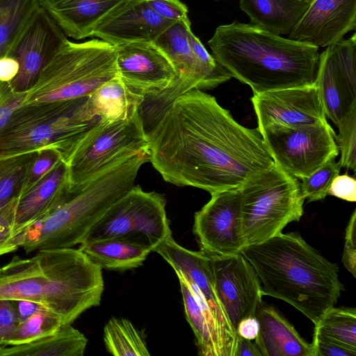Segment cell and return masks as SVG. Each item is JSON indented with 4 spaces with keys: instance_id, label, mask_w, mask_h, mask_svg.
I'll use <instances>...</instances> for the list:
<instances>
[{
    "instance_id": "60d3db41",
    "label": "cell",
    "mask_w": 356,
    "mask_h": 356,
    "mask_svg": "<svg viewBox=\"0 0 356 356\" xmlns=\"http://www.w3.org/2000/svg\"><path fill=\"white\" fill-rule=\"evenodd\" d=\"M26 93L15 92L8 83L0 81V130L7 123L13 113L24 104Z\"/></svg>"
},
{
    "instance_id": "1f68e13d",
    "label": "cell",
    "mask_w": 356,
    "mask_h": 356,
    "mask_svg": "<svg viewBox=\"0 0 356 356\" xmlns=\"http://www.w3.org/2000/svg\"><path fill=\"white\" fill-rule=\"evenodd\" d=\"M39 7L38 0H0V57L8 53Z\"/></svg>"
},
{
    "instance_id": "8fae6325",
    "label": "cell",
    "mask_w": 356,
    "mask_h": 356,
    "mask_svg": "<svg viewBox=\"0 0 356 356\" xmlns=\"http://www.w3.org/2000/svg\"><path fill=\"white\" fill-rule=\"evenodd\" d=\"M260 133L275 164L300 179L339 153L336 133L327 121L293 128L271 127Z\"/></svg>"
},
{
    "instance_id": "bcb514c9",
    "label": "cell",
    "mask_w": 356,
    "mask_h": 356,
    "mask_svg": "<svg viewBox=\"0 0 356 356\" xmlns=\"http://www.w3.org/2000/svg\"><path fill=\"white\" fill-rule=\"evenodd\" d=\"M19 65L17 61L8 55L0 57V81L9 83L17 74Z\"/></svg>"
},
{
    "instance_id": "681fc988",
    "label": "cell",
    "mask_w": 356,
    "mask_h": 356,
    "mask_svg": "<svg viewBox=\"0 0 356 356\" xmlns=\"http://www.w3.org/2000/svg\"><path fill=\"white\" fill-rule=\"evenodd\" d=\"M19 315L20 321L32 314L40 306L35 302L27 300H15ZM19 321V322H20Z\"/></svg>"
},
{
    "instance_id": "c3c4849f",
    "label": "cell",
    "mask_w": 356,
    "mask_h": 356,
    "mask_svg": "<svg viewBox=\"0 0 356 356\" xmlns=\"http://www.w3.org/2000/svg\"><path fill=\"white\" fill-rule=\"evenodd\" d=\"M234 356H261V355L254 342L237 335Z\"/></svg>"
},
{
    "instance_id": "d4e9b609",
    "label": "cell",
    "mask_w": 356,
    "mask_h": 356,
    "mask_svg": "<svg viewBox=\"0 0 356 356\" xmlns=\"http://www.w3.org/2000/svg\"><path fill=\"white\" fill-rule=\"evenodd\" d=\"M127 0H56L40 6L65 35L75 40L91 37L95 28Z\"/></svg>"
},
{
    "instance_id": "e575fe53",
    "label": "cell",
    "mask_w": 356,
    "mask_h": 356,
    "mask_svg": "<svg viewBox=\"0 0 356 356\" xmlns=\"http://www.w3.org/2000/svg\"><path fill=\"white\" fill-rule=\"evenodd\" d=\"M341 166L331 159L309 176L301 179L300 189L307 202L323 200L334 179L339 175Z\"/></svg>"
},
{
    "instance_id": "d6986e66",
    "label": "cell",
    "mask_w": 356,
    "mask_h": 356,
    "mask_svg": "<svg viewBox=\"0 0 356 356\" xmlns=\"http://www.w3.org/2000/svg\"><path fill=\"white\" fill-rule=\"evenodd\" d=\"M191 29L189 19L175 22L154 42L170 61L176 77L171 88L149 99L153 106L149 116L154 120L181 95L193 89H205V74L188 41Z\"/></svg>"
},
{
    "instance_id": "ba28073f",
    "label": "cell",
    "mask_w": 356,
    "mask_h": 356,
    "mask_svg": "<svg viewBox=\"0 0 356 356\" xmlns=\"http://www.w3.org/2000/svg\"><path fill=\"white\" fill-rule=\"evenodd\" d=\"M238 188L245 246L281 234L303 214L305 198L298 179L275 163L249 177Z\"/></svg>"
},
{
    "instance_id": "30bf717a",
    "label": "cell",
    "mask_w": 356,
    "mask_h": 356,
    "mask_svg": "<svg viewBox=\"0 0 356 356\" xmlns=\"http://www.w3.org/2000/svg\"><path fill=\"white\" fill-rule=\"evenodd\" d=\"M165 204L163 195L144 191L134 185L107 209L81 243L121 238L147 245L153 251L161 241L172 236Z\"/></svg>"
},
{
    "instance_id": "2e32d148",
    "label": "cell",
    "mask_w": 356,
    "mask_h": 356,
    "mask_svg": "<svg viewBox=\"0 0 356 356\" xmlns=\"http://www.w3.org/2000/svg\"><path fill=\"white\" fill-rule=\"evenodd\" d=\"M251 102L259 132L271 127L293 128L327 121L315 83L254 94Z\"/></svg>"
},
{
    "instance_id": "7dc6e473",
    "label": "cell",
    "mask_w": 356,
    "mask_h": 356,
    "mask_svg": "<svg viewBox=\"0 0 356 356\" xmlns=\"http://www.w3.org/2000/svg\"><path fill=\"white\" fill-rule=\"evenodd\" d=\"M259 330V324L255 316L245 318L241 320L237 327L236 333L243 338L254 340Z\"/></svg>"
},
{
    "instance_id": "cb8c5ba5",
    "label": "cell",
    "mask_w": 356,
    "mask_h": 356,
    "mask_svg": "<svg viewBox=\"0 0 356 356\" xmlns=\"http://www.w3.org/2000/svg\"><path fill=\"white\" fill-rule=\"evenodd\" d=\"M145 97L130 90L119 76L102 84L74 110L80 122L98 119L115 121L130 116L143 106Z\"/></svg>"
},
{
    "instance_id": "ffe728a7",
    "label": "cell",
    "mask_w": 356,
    "mask_h": 356,
    "mask_svg": "<svg viewBox=\"0 0 356 356\" xmlns=\"http://www.w3.org/2000/svg\"><path fill=\"white\" fill-rule=\"evenodd\" d=\"M356 29V0H313L288 38L327 47Z\"/></svg>"
},
{
    "instance_id": "f5cc1de1",
    "label": "cell",
    "mask_w": 356,
    "mask_h": 356,
    "mask_svg": "<svg viewBox=\"0 0 356 356\" xmlns=\"http://www.w3.org/2000/svg\"><path fill=\"white\" fill-rule=\"evenodd\" d=\"M214 1H220V0H214Z\"/></svg>"
},
{
    "instance_id": "8992f818",
    "label": "cell",
    "mask_w": 356,
    "mask_h": 356,
    "mask_svg": "<svg viewBox=\"0 0 356 356\" xmlns=\"http://www.w3.org/2000/svg\"><path fill=\"white\" fill-rule=\"evenodd\" d=\"M85 99L20 106L0 130V159L51 149L67 164L95 122H80L74 116V110Z\"/></svg>"
},
{
    "instance_id": "ac0fdd59",
    "label": "cell",
    "mask_w": 356,
    "mask_h": 356,
    "mask_svg": "<svg viewBox=\"0 0 356 356\" xmlns=\"http://www.w3.org/2000/svg\"><path fill=\"white\" fill-rule=\"evenodd\" d=\"M114 47L119 77L130 90L143 95L145 100L173 85L175 71L154 42H133Z\"/></svg>"
},
{
    "instance_id": "4dcf8cb0",
    "label": "cell",
    "mask_w": 356,
    "mask_h": 356,
    "mask_svg": "<svg viewBox=\"0 0 356 356\" xmlns=\"http://www.w3.org/2000/svg\"><path fill=\"white\" fill-rule=\"evenodd\" d=\"M38 154L33 152L0 159V208L24 193Z\"/></svg>"
},
{
    "instance_id": "f6af8a7d",
    "label": "cell",
    "mask_w": 356,
    "mask_h": 356,
    "mask_svg": "<svg viewBox=\"0 0 356 356\" xmlns=\"http://www.w3.org/2000/svg\"><path fill=\"white\" fill-rule=\"evenodd\" d=\"M327 195L348 202L356 201V180L347 174L337 175L332 181Z\"/></svg>"
},
{
    "instance_id": "f35d334b",
    "label": "cell",
    "mask_w": 356,
    "mask_h": 356,
    "mask_svg": "<svg viewBox=\"0 0 356 356\" xmlns=\"http://www.w3.org/2000/svg\"><path fill=\"white\" fill-rule=\"evenodd\" d=\"M19 321L15 301L0 299V346H9Z\"/></svg>"
},
{
    "instance_id": "83f0119b",
    "label": "cell",
    "mask_w": 356,
    "mask_h": 356,
    "mask_svg": "<svg viewBox=\"0 0 356 356\" xmlns=\"http://www.w3.org/2000/svg\"><path fill=\"white\" fill-rule=\"evenodd\" d=\"M311 2L305 0H240L250 23L279 35H289Z\"/></svg>"
},
{
    "instance_id": "9c48e42d",
    "label": "cell",
    "mask_w": 356,
    "mask_h": 356,
    "mask_svg": "<svg viewBox=\"0 0 356 356\" xmlns=\"http://www.w3.org/2000/svg\"><path fill=\"white\" fill-rule=\"evenodd\" d=\"M148 147L140 108L124 119H98L86 131L67 164L69 193L79 191L102 173Z\"/></svg>"
},
{
    "instance_id": "9a60e30c",
    "label": "cell",
    "mask_w": 356,
    "mask_h": 356,
    "mask_svg": "<svg viewBox=\"0 0 356 356\" xmlns=\"http://www.w3.org/2000/svg\"><path fill=\"white\" fill-rule=\"evenodd\" d=\"M153 251L199 289L216 322L221 356H234L237 333L216 293L211 257L201 250L184 248L172 236L161 241Z\"/></svg>"
},
{
    "instance_id": "5bb4252c",
    "label": "cell",
    "mask_w": 356,
    "mask_h": 356,
    "mask_svg": "<svg viewBox=\"0 0 356 356\" xmlns=\"http://www.w3.org/2000/svg\"><path fill=\"white\" fill-rule=\"evenodd\" d=\"M68 40L42 7L34 13L8 53L19 65L16 76L8 83L18 93L27 92L40 72Z\"/></svg>"
},
{
    "instance_id": "f907efd6",
    "label": "cell",
    "mask_w": 356,
    "mask_h": 356,
    "mask_svg": "<svg viewBox=\"0 0 356 356\" xmlns=\"http://www.w3.org/2000/svg\"><path fill=\"white\" fill-rule=\"evenodd\" d=\"M56 0H38L40 6H42V5H44V4H47V3H51L54 1H56Z\"/></svg>"
},
{
    "instance_id": "7bdbcfd3",
    "label": "cell",
    "mask_w": 356,
    "mask_h": 356,
    "mask_svg": "<svg viewBox=\"0 0 356 356\" xmlns=\"http://www.w3.org/2000/svg\"><path fill=\"white\" fill-rule=\"evenodd\" d=\"M356 211L353 212L346 229L345 245L342 257L344 267L356 277Z\"/></svg>"
},
{
    "instance_id": "4316f807",
    "label": "cell",
    "mask_w": 356,
    "mask_h": 356,
    "mask_svg": "<svg viewBox=\"0 0 356 356\" xmlns=\"http://www.w3.org/2000/svg\"><path fill=\"white\" fill-rule=\"evenodd\" d=\"M89 259L107 270H127L143 265L152 250L141 243L121 238L83 242L78 248Z\"/></svg>"
},
{
    "instance_id": "b9f144b4",
    "label": "cell",
    "mask_w": 356,
    "mask_h": 356,
    "mask_svg": "<svg viewBox=\"0 0 356 356\" xmlns=\"http://www.w3.org/2000/svg\"><path fill=\"white\" fill-rule=\"evenodd\" d=\"M161 17L172 22L188 19V8L179 0H145Z\"/></svg>"
},
{
    "instance_id": "d6a6232c",
    "label": "cell",
    "mask_w": 356,
    "mask_h": 356,
    "mask_svg": "<svg viewBox=\"0 0 356 356\" xmlns=\"http://www.w3.org/2000/svg\"><path fill=\"white\" fill-rule=\"evenodd\" d=\"M314 333L356 350V309L331 307L315 324Z\"/></svg>"
},
{
    "instance_id": "ee69618b",
    "label": "cell",
    "mask_w": 356,
    "mask_h": 356,
    "mask_svg": "<svg viewBox=\"0 0 356 356\" xmlns=\"http://www.w3.org/2000/svg\"><path fill=\"white\" fill-rule=\"evenodd\" d=\"M314 356H355L356 350L337 343L325 337L314 333L312 343Z\"/></svg>"
},
{
    "instance_id": "3957f363",
    "label": "cell",
    "mask_w": 356,
    "mask_h": 356,
    "mask_svg": "<svg viewBox=\"0 0 356 356\" xmlns=\"http://www.w3.org/2000/svg\"><path fill=\"white\" fill-rule=\"evenodd\" d=\"M103 291L102 268L79 249H42L26 259L14 256L0 266V299L42 305L63 325L99 305Z\"/></svg>"
},
{
    "instance_id": "6da1fadb",
    "label": "cell",
    "mask_w": 356,
    "mask_h": 356,
    "mask_svg": "<svg viewBox=\"0 0 356 356\" xmlns=\"http://www.w3.org/2000/svg\"><path fill=\"white\" fill-rule=\"evenodd\" d=\"M147 134L149 161L165 181L210 194L239 188L275 163L258 129L238 123L199 89L168 104Z\"/></svg>"
},
{
    "instance_id": "277c9868",
    "label": "cell",
    "mask_w": 356,
    "mask_h": 356,
    "mask_svg": "<svg viewBox=\"0 0 356 356\" xmlns=\"http://www.w3.org/2000/svg\"><path fill=\"white\" fill-rule=\"evenodd\" d=\"M241 254L254 268L263 296L288 302L314 325L336 305L345 290L338 266L298 232H282L264 242L245 246Z\"/></svg>"
},
{
    "instance_id": "ab89813d",
    "label": "cell",
    "mask_w": 356,
    "mask_h": 356,
    "mask_svg": "<svg viewBox=\"0 0 356 356\" xmlns=\"http://www.w3.org/2000/svg\"><path fill=\"white\" fill-rule=\"evenodd\" d=\"M60 161L58 155L53 150L39 151L31 167L24 193L44 177Z\"/></svg>"
},
{
    "instance_id": "7a4b0ae2",
    "label": "cell",
    "mask_w": 356,
    "mask_h": 356,
    "mask_svg": "<svg viewBox=\"0 0 356 356\" xmlns=\"http://www.w3.org/2000/svg\"><path fill=\"white\" fill-rule=\"evenodd\" d=\"M208 44L216 61L254 94L315 83L319 48L236 20L218 26Z\"/></svg>"
},
{
    "instance_id": "f546056e",
    "label": "cell",
    "mask_w": 356,
    "mask_h": 356,
    "mask_svg": "<svg viewBox=\"0 0 356 356\" xmlns=\"http://www.w3.org/2000/svg\"><path fill=\"white\" fill-rule=\"evenodd\" d=\"M106 348L115 356H147L150 353L142 334L124 318L113 317L104 328Z\"/></svg>"
},
{
    "instance_id": "7c38bea8",
    "label": "cell",
    "mask_w": 356,
    "mask_h": 356,
    "mask_svg": "<svg viewBox=\"0 0 356 356\" xmlns=\"http://www.w3.org/2000/svg\"><path fill=\"white\" fill-rule=\"evenodd\" d=\"M211 195L210 200L194 216L193 233L201 251L210 257L241 253L245 243L239 188Z\"/></svg>"
},
{
    "instance_id": "603a6c76",
    "label": "cell",
    "mask_w": 356,
    "mask_h": 356,
    "mask_svg": "<svg viewBox=\"0 0 356 356\" xmlns=\"http://www.w3.org/2000/svg\"><path fill=\"white\" fill-rule=\"evenodd\" d=\"M255 317L259 330L254 343L261 356H314L312 343L304 339L273 306L261 300Z\"/></svg>"
},
{
    "instance_id": "8d00e7d4",
    "label": "cell",
    "mask_w": 356,
    "mask_h": 356,
    "mask_svg": "<svg viewBox=\"0 0 356 356\" xmlns=\"http://www.w3.org/2000/svg\"><path fill=\"white\" fill-rule=\"evenodd\" d=\"M335 136L340 152L339 161L341 167L356 170V108L353 109L337 126Z\"/></svg>"
},
{
    "instance_id": "e0dca14e",
    "label": "cell",
    "mask_w": 356,
    "mask_h": 356,
    "mask_svg": "<svg viewBox=\"0 0 356 356\" xmlns=\"http://www.w3.org/2000/svg\"><path fill=\"white\" fill-rule=\"evenodd\" d=\"M211 265L216 293L236 332L241 320L255 316L262 300L259 277L241 253L211 257Z\"/></svg>"
},
{
    "instance_id": "4fadbf2b",
    "label": "cell",
    "mask_w": 356,
    "mask_h": 356,
    "mask_svg": "<svg viewBox=\"0 0 356 356\" xmlns=\"http://www.w3.org/2000/svg\"><path fill=\"white\" fill-rule=\"evenodd\" d=\"M315 83L326 118L337 127L356 108V35L320 54Z\"/></svg>"
},
{
    "instance_id": "836d02e7",
    "label": "cell",
    "mask_w": 356,
    "mask_h": 356,
    "mask_svg": "<svg viewBox=\"0 0 356 356\" xmlns=\"http://www.w3.org/2000/svg\"><path fill=\"white\" fill-rule=\"evenodd\" d=\"M62 326V321L56 314L40 305L32 314L19 322L9 346L30 342L51 334Z\"/></svg>"
},
{
    "instance_id": "44dd1931",
    "label": "cell",
    "mask_w": 356,
    "mask_h": 356,
    "mask_svg": "<svg viewBox=\"0 0 356 356\" xmlns=\"http://www.w3.org/2000/svg\"><path fill=\"white\" fill-rule=\"evenodd\" d=\"M175 22L158 15L145 0H127L106 17L92 36L113 47L133 42H154Z\"/></svg>"
},
{
    "instance_id": "f1b7e54d",
    "label": "cell",
    "mask_w": 356,
    "mask_h": 356,
    "mask_svg": "<svg viewBox=\"0 0 356 356\" xmlns=\"http://www.w3.org/2000/svg\"><path fill=\"white\" fill-rule=\"evenodd\" d=\"M88 339L72 325H63L56 332L36 340L0 346V356H82Z\"/></svg>"
},
{
    "instance_id": "816d5d0a",
    "label": "cell",
    "mask_w": 356,
    "mask_h": 356,
    "mask_svg": "<svg viewBox=\"0 0 356 356\" xmlns=\"http://www.w3.org/2000/svg\"><path fill=\"white\" fill-rule=\"evenodd\" d=\"M307 1H309V2H312L313 0H305Z\"/></svg>"
},
{
    "instance_id": "d590c367",
    "label": "cell",
    "mask_w": 356,
    "mask_h": 356,
    "mask_svg": "<svg viewBox=\"0 0 356 356\" xmlns=\"http://www.w3.org/2000/svg\"><path fill=\"white\" fill-rule=\"evenodd\" d=\"M191 49L205 74V89H211L231 79L229 72L220 65L205 49L192 30L188 32Z\"/></svg>"
},
{
    "instance_id": "484cf974",
    "label": "cell",
    "mask_w": 356,
    "mask_h": 356,
    "mask_svg": "<svg viewBox=\"0 0 356 356\" xmlns=\"http://www.w3.org/2000/svg\"><path fill=\"white\" fill-rule=\"evenodd\" d=\"M176 274L179 281L186 319L194 332L199 354L221 356L216 322L202 294L182 275Z\"/></svg>"
},
{
    "instance_id": "7402d4cb",
    "label": "cell",
    "mask_w": 356,
    "mask_h": 356,
    "mask_svg": "<svg viewBox=\"0 0 356 356\" xmlns=\"http://www.w3.org/2000/svg\"><path fill=\"white\" fill-rule=\"evenodd\" d=\"M69 194L68 168L65 163L60 161L44 177L20 196L16 211L14 236L49 215Z\"/></svg>"
},
{
    "instance_id": "52a82bcc",
    "label": "cell",
    "mask_w": 356,
    "mask_h": 356,
    "mask_svg": "<svg viewBox=\"0 0 356 356\" xmlns=\"http://www.w3.org/2000/svg\"><path fill=\"white\" fill-rule=\"evenodd\" d=\"M117 76L113 46L99 39L67 40L42 70L24 104L84 99Z\"/></svg>"
},
{
    "instance_id": "5b68a950",
    "label": "cell",
    "mask_w": 356,
    "mask_h": 356,
    "mask_svg": "<svg viewBox=\"0 0 356 356\" xmlns=\"http://www.w3.org/2000/svg\"><path fill=\"white\" fill-rule=\"evenodd\" d=\"M149 161L146 149L108 170L79 191L69 194L46 217L14 236L13 244L27 254L80 244L107 209L134 186L140 167Z\"/></svg>"
},
{
    "instance_id": "74e56055",
    "label": "cell",
    "mask_w": 356,
    "mask_h": 356,
    "mask_svg": "<svg viewBox=\"0 0 356 356\" xmlns=\"http://www.w3.org/2000/svg\"><path fill=\"white\" fill-rule=\"evenodd\" d=\"M19 197L0 208V256L17 250L13 245L12 240Z\"/></svg>"
}]
</instances>
